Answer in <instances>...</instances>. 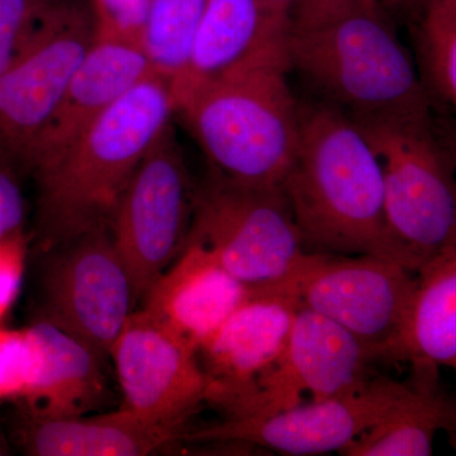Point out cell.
Here are the masks:
<instances>
[{
	"label": "cell",
	"mask_w": 456,
	"mask_h": 456,
	"mask_svg": "<svg viewBox=\"0 0 456 456\" xmlns=\"http://www.w3.org/2000/svg\"><path fill=\"white\" fill-rule=\"evenodd\" d=\"M281 191L310 253L371 255L410 269L389 230L379 156L340 108L299 106L298 147Z\"/></svg>",
	"instance_id": "cell-1"
},
{
	"label": "cell",
	"mask_w": 456,
	"mask_h": 456,
	"mask_svg": "<svg viewBox=\"0 0 456 456\" xmlns=\"http://www.w3.org/2000/svg\"><path fill=\"white\" fill-rule=\"evenodd\" d=\"M176 113L173 86L151 74L128 90L55 160L37 182V235L45 251L110 220L147 151Z\"/></svg>",
	"instance_id": "cell-2"
},
{
	"label": "cell",
	"mask_w": 456,
	"mask_h": 456,
	"mask_svg": "<svg viewBox=\"0 0 456 456\" xmlns=\"http://www.w3.org/2000/svg\"><path fill=\"white\" fill-rule=\"evenodd\" d=\"M285 40L191 90L176 104L213 175L246 187H281L298 147L301 106L288 83Z\"/></svg>",
	"instance_id": "cell-3"
},
{
	"label": "cell",
	"mask_w": 456,
	"mask_h": 456,
	"mask_svg": "<svg viewBox=\"0 0 456 456\" xmlns=\"http://www.w3.org/2000/svg\"><path fill=\"white\" fill-rule=\"evenodd\" d=\"M290 71L356 119H430V101L412 57L380 8L289 27Z\"/></svg>",
	"instance_id": "cell-4"
},
{
	"label": "cell",
	"mask_w": 456,
	"mask_h": 456,
	"mask_svg": "<svg viewBox=\"0 0 456 456\" xmlns=\"http://www.w3.org/2000/svg\"><path fill=\"white\" fill-rule=\"evenodd\" d=\"M188 244L212 254L251 293H284L311 255L281 187H246L213 174L197 191Z\"/></svg>",
	"instance_id": "cell-5"
},
{
	"label": "cell",
	"mask_w": 456,
	"mask_h": 456,
	"mask_svg": "<svg viewBox=\"0 0 456 456\" xmlns=\"http://www.w3.org/2000/svg\"><path fill=\"white\" fill-rule=\"evenodd\" d=\"M354 119L379 156L389 230L417 273L456 245L455 159L435 140L430 119Z\"/></svg>",
	"instance_id": "cell-6"
},
{
	"label": "cell",
	"mask_w": 456,
	"mask_h": 456,
	"mask_svg": "<svg viewBox=\"0 0 456 456\" xmlns=\"http://www.w3.org/2000/svg\"><path fill=\"white\" fill-rule=\"evenodd\" d=\"M95 38L93 13L50 0L0 77V161L27 171L29 155Z\"/></svg>",
	"instance_id": "cell-7"
},
{
	"label": "cell",
	"mask_w": 456,
	"mask_h": 456,
	"mask_svg": "<svg viewBox=\"0 0 456 456\" xmlns=\"http://www.w3.org/2000/svg\"><path fill=\"white\" fill-rule=\"evenodd\" d=\"M197 191L169 125L134 171L110 224L136 298L145 296L184 250Z\"/></svg>",
	"instance_id": "cell-8"
},
{
	"label": "cell",
	"mask_w": 456,
	"mask_h": 456,
	"mask_svg": "<svg viewBox=\"0 0 456 456\" xmlns=\"http://www.w3.org/2000/svg\"><path fill=\"white\" fill-rule=\"evenodd\" d=\"M416 273L371 255L311 253L285 294L399 364L398 351Z\"/></svg>",
	"instance_id": "cell-9"
},
{
	"label": "cell",
	"mask_w": 456,
	"mask_h": 456,
	"mask_svg": "<svg viewBox=\"0 0 456 456\" xmlns=\"http://www.w3.org/2000/svg\"><path fill=\"white\" fill-rule=\"evenodd\" d=\"M41 281L40 320L110 356L136 294L110 227H101L47 250Z\"/></svg>",
	"instance_id": "cell-10"
},
{
	"label": "cell",
	"mask_w": 456,
	"mask_h": 456,
	"mask_svg": "<svg viewBox=\"0 0 456 456\" xmlns=\"http://www.w3.org/2000/svg\"><path fill=\"white\" fill-rule=\"evenodd\" d=\"M404 382L379 374L336 397L307 402L274 415L224 419V421L182 434L180 440L242 444L285 455H320L336 452L389 415L411 395Z\"/></svg>",
	"instance_id": "cell-11"
},
{
	"label": "cell",
	"mask_w": 456,
	"mask_h": 456,
	"mask_svg": "<svg viewBox=\"0 0 456 456\" xmlns=\"http://www.w3.org/2000/svg\"><path fill=\"white\" fill-rule=\"evenodd\" d=\"M389 364L379 351L322 314L299 307L278 364L228 419L274 415L358 388Z\"/></svg>",
	"instance_id": "cell-12"
},
{
	"label": "cell",
	"mask_w": 456,
	"mask_h": 456,
	"mask_svg": "<svg viewBox=\"0 0 456 456\" xmlns=\"http://www.w3.org/2000/svg\"><path fill=\"white\" fill-rule=\"evenodd\" d=\"M110 358L121 387L122 408L150 424L182 435L185 422L206 403L207 378L198 351L143 310L128 318Z\"/></svg>",
	"instance_id": "cell-13"
},
{
	"label": "cell",
	"mask_w": 456,
	"mask_h": 456,
	"mask_svg": "<svg viewBox=\"0 0 456 456\" xmlns=\"http://www.w3.org/2000/svg\"><path fill=\"white\" fill-rule=\"evenodd\" d=\"M299 303L285 293L250 297L198 350L207 403L228 419L283 356Z\"/></svg>",
	"instance_id": "cell-14"
},
{
	"label": "cell",
	"mask_w": 456,
	"mask_h": 456,
	"mask_svg": "<svg viewBox=\"0 0 456 456\" xmlns=\"http://www.w3.org/2000/svg\"><path fill=\"white\" fill-rule=\"evenodd\" d=\"M154 74L142 45L95 33L64 97L29 155L27 173L46 167L141 80Z\"/></svg>",
	"instance_id": "cell-15"
},
{
	"label": "cell",
	"mask_w": 456,
	"mask_h": 456,
	"mask_svg": "<svg viewBox=\"0 0 456 456\" xmlns=\"http://www.w3.org/2000/svg\"><path fill=\"white\" fill-rule=\"evenodd\" d=\"M250 294L212 254L188 244L147 290L143 311L198 351Z\"/></svg>",
	"instance_id": "cell-16"
},
{
	"label": "cell",
	"mask_w": 456,
	"mask_h": 456,
	"mask_svg": "<svg viewBox=\"0 0 456 456\" xmlns=\"http://www.w3.org/2000/svg\"><path fill=\"white\" fill-rule=\"evenodd\" d=\"M32 344L28 387L17 406L38 419L88 415L103 404L106 378L101 356L47 321L27 327Z\"/></svg>",
	"instance_id": "cell-17"
},
{
	"label": "cell",
	"mask_w": 456,
	"mask_h": 456,
	"mask_svg": "<svg viewBox=\"0 0 456 456\" xmlns=\"http://www.w3.org/2000/svg\"><path fill=\"white\" fill-rule=\"evenodd\" d=\"M16 434L23 452L35 456H143L180 437L122 407L116 412L64 419L20 412Z\"/></svg>",
	"instance_id": "cell-18"
},
{
	"label": "cell",
	"mask_w": 456,
	"mask_h": 456,
	"mask_svg": "<svg viewBox=\"0 0 456 456\" xmlns=\"http://www.w3.org/2000/svg\"><path fill=\"white\" fill-rule=\"evenodd\" d=\"M265 0H206L185 73L173 86L175 104L191 90L287 37Z\"/></svg>",
	"instance_id": "cell-19"
},
{
	"label": "cell",
	"mask_w": 456,
	"mask_h": 456,
	"mask_svg": "<svg viewBox=\"0 0 456 456\" xmlns=\"http://www.w3.org/2000/svg\"><path fill=\"white\" fill-rule=\"evenodd\" d=\"M399 364L456 373V245L416 273L398 351Z\"/></svg>",
	"instance_id": "cell-20"
},
{
	"label": "cell",
	"mask_w": 456,
	"mask_h": 456,
	"mask_svg": "<svg viewBox=\"0 0 456 456\" xmlns=\"http://www.w3.org/2000/svg\"><path fill=\"white\" fill-rule=\"evenodd\" d=\"M206 0H147L141 45L152 71L175 86L185 73Z\"/></svg>",
	"instance_id": "cell-21"
},
{
	"label": "cell",
	"mask_w": 456,
	"mask_h": 456,
	"mask_svg": "<svg viewBox=\"0 0 456 456\" xmlns=\"http://www.w3.org/2000/svg\"><path fill=\"white\" fill-rule=\"evenodd\" d=\"M422 53L435 88L456 114V13L428 5L421 35Z\"/></svg>",
	"instance_id": "cell-22"
},
{
	"label": "cell",
	"mask_w": 456,
	"mask_h": 456,
	"mask_svg": "<svg viewBox=\"0 0 456 456\" xmlns=\"http://www.w3.org/2000/svg\"><path fill=\"white\" fill-rule=\"evenodd\" d=\"M32 344L28 330L0 326V404L18 403L28 387Z\"/></svg>",
	"instance_id": "cell-23"
},
{
	"label": "cell",
	"mask_w": 456,
	"mask_h": 456,
	"mask_svg": "<svg viewBox=\"0 0 456 456\" xmlns=\"http://www.w3.org/2000/svg\"><path fill=\"white\" fill-rule=\"evenodd\" d=\"M95 33L141 44L147 0H93Z\"/></svg>",
	"instance_id": "cell-24"
},
{
	"label": "cell",
	"mask_w": 456,
	"mask_h": 456,
	"mask_svg": "<svg viewBox=\"0 0 456 456\" xmlns=\"http://www.w3.org/2000/svg\"><path fill=\"white\" fill-rule=\"evenodd\" d=\"M47 2L0 0V77L13 61L20 44Z\"/></svg>",
	"instance_id": "cell-25"
},
{
	"label": "cell",
	"mask_w": 456,
	"mask_h": 456,
	"mask_svg": "<svg viewBox=\"0 0 456 456\" xmlns=\"http://www.w3.org/2000/svg\"><path fill=\"white\" fill-rule=\"evenodd\" d=\"M26 260V233L0 241V326L20 297Z\"/></svg>",
	"instance_id": "cell-26"
},
{
	"label": "cell",
	"mask_w": 456,
	"mask_h": 456,
	"mask_svg": "<svg viewBox=\"0 0 456 456\" xmlns=\"http://www.w3.org/2000/svg\"><path fill=\"white\" fill-rule=\"evenodd\" d=\"M17 173L0 161V241L25 233L26 203Z\"/></svg>",
	"instance_id": "cell-27"
},
{
	"label": "cell",
	"mask_w": 456,
	"mask_h": 456,
	"mask_svg": "<svg viewBox=\"0 0 456 456\" xmlns=\"http://www.w3.org/2000/svg\"><path fill=\"white\" fill-rule=\"evenodd\" d=\"M375 8H379V0H297L290 26H314L351 12Z\"/></svg>",
	"instance_id": "cell-28"
},
{
	"label": "cell",
	"mask_w": 456,
	"mask_h": 456,
	"mask_svg": "<svg viewBox=\"0 0 456 456\" xmlns=\"http://www.w3.org/2000/svg\"><path fill=\"white\" fill-rule=\"evenodd\" d=\"M297 0H265L269 11L279 22L290 27V13Z\"/></svg>",
	"instance_id": "cell-29"
},
{
	"label": "cell",
	"mask_w": 456,
	"mask_h": 456,
	"mask_svg": "<svg viewBox=\"0 0 456 456\" xmlns=\"http://www.w3.org/2000/svg\"><path fill=\"white\" fill-rule=\"evenodd\" d=\"M436 4L437 7L446 9V11L456 12V0H431V3Z\"/></svg>",
	"instance_id": "cell-30"
},
{
	"label": "cell",
	"mask_w": 456,
	"mask_h": 456,
	"mask_svg": "<svg viewBox=\"0 0 456 456\" xmlns=\"http://www.w3.org/2000/svg\"><path fill=\"white\" fill-rule=\"evenodd\" d=\"M416 0H384V3L389 5V7H407V5L412 4Z\"/></svg>",
	"instance_id": "cell-31"
},
{
	"label": "cell",
	"mask_w": 456,
	"mask_h": 456,
	"mask_svg": "<svg viewBox=\"0 0 456 456\" xmlns=\"http://www.w3.org/2000/svg\"><path fill=\"white\" fill-rule=\"evenodd\" d=\"M9 454V448H8V443L7 440L3 437V435L0 434V456L2 455H8Z\"/></svg>",
	"instance_id": "cell-32"
},
{
	"label": "cell",
	"mask_w": 456,
	"mask_h": 456,
	"mask_svg": "<svg viewBox=\"0 0 456 456\" xmlns=\"http://www.w3.org/2000/svg\"><path fill=\"white\" fill-rule=\"evenodd\" d=\"M455 163H456V156H455Z\"/></svg>",
	"instance_id": "cell-33"
},
{
	"label": "cell",
	"mask_w": 456,
	"mask_h": 456,
	"mask_svg": "<svg viewBox=\"0 0 456 456\" xmlns=\"http://www.w3.org/2000/svg\"><path fill=\"white\" fill-rule=\"evenodd\" d=\"M45 2H46V0H45Z\"/></svg>",
	"instance_id": "cell-34"
}]
</instances>
